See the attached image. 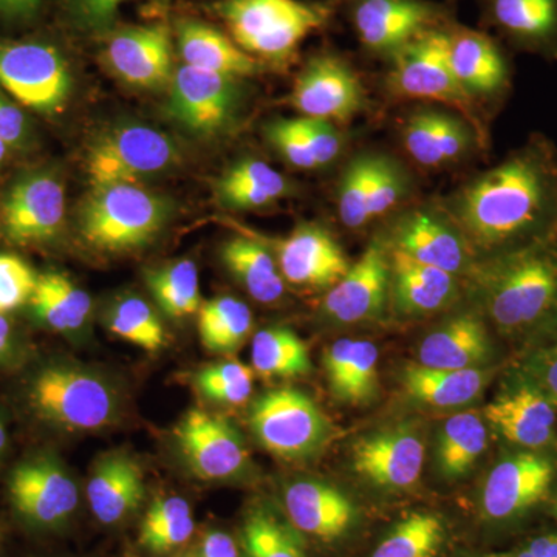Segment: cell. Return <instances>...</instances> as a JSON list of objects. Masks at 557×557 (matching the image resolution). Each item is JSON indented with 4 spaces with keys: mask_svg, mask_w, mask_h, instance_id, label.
I'll list each match as a JSON object with an SVG mask.
<instances>
[{
    "mask_svg": "<svg viewBox=\"0 0 557 557\" xmlns=\"http://www.w3.org/2000/svg\"><path fill=\"white\" fill-rule=\"evenodd\" d=\"M446 214L474 259L533 244L557 231V153L533 137L449 197Z\"/></svg>",
    "mask_w": 557,
    "mask_h": 557,
    "instance_id": "cell-1",
    "label": "cell"
},
{
    "mask_svg": "<svg viewBox=\"0 0 557 557\" xmlns=\"http://www.w3.org/2000/svg\"><path fill=\"white\" fill-rule=\"evenodd\" d=\"M465 277L474 310L518 351L557 330V231L475 259Z\"/></svg>",
    "mask_w": 557,
    "mask_h": 557,
    "instance_id": "cell-2",
    "label": "cell"
},
{
    "mask_svg": "<svg viewBox=\"0 0 557 557\" xmlns=\"http://www.w3.org/2000/svg\"><path fill=\"white\" fill-rule=\"evenodd\" d=\"M172 212L174 203L168 197L143 186H95L79 208V234L98 251H135L159 237Z\"/></svg>",
    "mask_w": 557,
    "mask_h": 557,
    "instance_id": "cell-3",
    "label": "cell"
},
{
    "mask_svg": "<svg viewBox=\"0 0 557 557\" xmlns=\"http://www.w3.org/2000/svg\"><path fill=\"white\" fill-rule=\"evenodd\" d=\"M215 10L242 50L273 62L287 61L329 17L324 5L304 0H223Z\"/></svg>",
    "mask_w": 557,
    "mask_h": 557,
    "instance_id": "cell-4",
    "label": "cell"
},
{
    "mask_svg": "<svg viewBox=\"0 0 557 557\" xmlns=\"http://www.w3.org/2000/svg\"><path fill=\"white\" fill-rule=\"evenodd\" d=\"M557 478L556 449L507 448L487 471L480 512L494 527H516L548 507Z\"/></svg>",
    "mask_w": 557,
    "mask_h": 557,
    "instance_id": "cell-5",
    "label": "cell"
},
{
    "mask_svg": "<svg viewBox=\"0 0 557 557\" xmlns=\"http://www.w3.org/2000/svg\"><path fill=\"white\" fill-rule=\"evenodd\" d=\"M28 399L44 421L69 431H98L119 412V395L109 381L72 364L39 370L28 387Z\"/></svg>",
    "mask_w": 557,
    "mask_h": 557,
    "instance_id": "cell-6",
    "label": "cell"
},
{
    "mask_svg": "<svg viewBox=\"0 0 557 557\" xmlns=\"http://www.w3.org/2000/svg\"><path fill=\"white\" fill-rule=\"evenodd\" d=\"M182 161L177 143L145 124H116L91 139L86 156L87 177L95 186L138 185L174 170Z\"/></svg>",
    "mask_w": 557,
    "mask_h": 557,
    "instance_id": "cell-7",
    "label": "cell"
},
{
    "mask_svg": "<svg viewBox=\"0 0 557 557\" xmlns=\"http://www.w3.org/2000/svg\"><path fill=\"white\" fill-rule=\"evenodd\" d=\"M248 421L259 445L287 461L317 456L332 435V424L317 403L292 387L260 395L249 408Z\"/></svg>",
    "mask_w": 557,
    "mask_h": 557,
    "instance_id": "cell-8",
    "label": "cell"
},
{
    "mask_svg": "<svg viewBox=\"0 0 557 557\" xmlns=\"http://www.w3.org/2000/svg\"><path fill=\"white\" fill-rule=\"evenodd\" d=\"M0 86L40 115L62 112L72 94V72L60 50L38 40H0Z\"/></svg>",
    "mask_w": 557,
    "mask_h": 557,
    "instance_id": "cell-9",
    "label": "cell"
},
{
    "mask_svg": "<svg viewBox=\"0 0 557 557\" xmlns=\"http://www.w3.org/2000/svg\"><path fill=\"white\" fill-rule=\"evenodd\" d=\"M240 104L239 78L183 64L175 70L164 113L194 137L214 138L234 126Z\"/></svg>",
    "mask_w": 557,
    "mask_h": 557,
    "instance_id": "cell-10",
    "label": "cell"
},
{
    "mask_svg": "<svg viewBox=\"0 0 557 557\" xmlns=\"http://www.w3.org/2000/svg\"><path fill=\"white\" fill-rule=\"evenodd\" d=\"M426 443L420 424L403 420L368 432L351 445L355 474L375 490L408 491L423 472Z\"/></svg>",
    "mask_w": 557,
    "mask_h": 557,
    "instance_id": "cell-11",
    "label": "cell"
},
{
    "mask_svg": "<svg viewBox=\"0 0 557 557\" xmlns=\"http://www.w3.org/2000/svg\"><path fill=\"white\" fill-rule=\"evenodd\" d=\"M388 87L401 97L453 106L472 116L471 97L449 62V32L431 28L392 54Z\"/></svg>",
    "mask_w": 557,
    "mask_h": 557,
    "instance_id": "cell-12",
    "label": "cell"
},
{
    "mask_svg": "<svg viewBox=\"0 0 557 557\" xmlns=\"http://www.w3.org/2000/svg\"><path fill=\"white\" fill-rule=\"evenodd\" d=\"M504 386L482 413L491 434L508 448L556 449L557 409L536 387L508 370Z\"/></svg>",
    "mask_w": 557,
    "mask_h": 557,
    "instance_id": "cell-13",
    "label": "cell"
},
{
    "mask_svg": "<svg viewBox=\"0 0 557 557\" xmlns=\"http://www.w3.org/2000/svg\"><path fill=\"white\" fill-rule=\"evenodd\" d=\"M391 310V262L386 242L373 240L346 276L325 293L322 317L335 325L373 324Z\"/></svg>",
    "mask_w": 557,
    "mask_h": 557,
    "instance_id": "cell-14",
    "label": "cell"
},
{
    "mask_svg": "<svg viewBox=\"0 0 557 557\" xmlns=\"http://www.w3.org/2000/svg\"><path fill=\"white\" fill-rule=\"evenodd\" d=\"M175 442L190 471L208 482H223L245 474L249 454L239 429L228 418L193 409L180 420Z\"/></svg>",
    "mask_w": 557,
    "mask_h": 557,
    "instance_id": "cell-15",
    "label": "cell"
},
{
    "mask_svg": "<svg viewBox=\"0 0 557 557\" xmlns=\"http://www.w3.org/2000/svg\"><path fill=\"white\" fill-rule=\"evenodd\" d=\"M65 220L64 183L50 171H32L11 185L2 203L5 236L17 245L53 240Z\"/></svg>",
    "mask_w": 557,
    "mask_h": 557,
    "instance_id": "cell-16",
    "label": "cell"
},
{
    "mask_svg": "<svg viewBox=\"0 0 557 557\" xmlns=\"http://www.w3.org/2000/svg\"><path fill=\"white\" fill-rule=\"evenodd\" d=\"M288 102L302 116L344 124L364 109L366 91L347 62L321 54L300 70Z\"/></svg>",
    "mask_w": 557,
    "mask_h": 557,
    "instance_id": "cell-17",
    "label": "cell"
},
{
    "mask_svg": "<svg viewBox=\"0 0 557 557\" xmlns=\"http://www.w3.org/2000/svg\"><path fill=\"white\" fill-rule=\"evenodd\" d=\"M9 490L14 509L32 525H61L78 508V486L54 458L22 461L11 472Z\"/></svg>",
    "mask_w": 557,
    "mask_h": 557,
    "instance_id": "cell-18",
    "label": "cell"
},
{
    "mask_svg": "<svg viewBox=\"0 0 557 557\" xmlns=\"http://www.w3.org/2000/svg\"><path fill=\"white\" fill-rule=\"evenodd\" d=\"M102 60L110 72L127 86L141 90H160L174 78V44L168 25L124 28L113 33Z\"/></svg>",
    "mask_w": 557,
    "mask_h": 557,
    "instance_id": "cell-19",
    "label": "cell"
},
{
    "mask_svg": "<svg viewBox=\"0 0 557 557\" xmlns=\"http://www.w3.org/2000/svg\"><path fill=\"white\" fill-rule=\"evenodd\" d=\"M386 244L454 276H465L475 260L457 226L435 209L417 208L403 214Z\"/></svg>",
    "mask_w": 557,
    "mask_h": 557,
    "instance_id": "cell-20",
    "label": "cell"
},
{
    "mask_svg": "<svg viewBox=\"0 0 557 557\" xmlns=\"http://www.w3.org/2000/svg\"><path fill=\"white\" fill-rule=\"evenodd\" d=\"M440 10L426 0H355L351 21L366 49L397 53L418 35L434 28Z\"/></svg>",
    "mask_w": 557,
    "mask_h": 557,
    "instance_id": "cell-21",
    "label": "cell"
},
{
    "mask_svg": "<svg viewBox=\"0 0 557 557\" xmlns=\"http://www.w3.org/2000/svg\"><path fill=\"white\" fill-rule=\"evenodd\" d=\"M417 362L432 369L468 370L497 364L491 327L478 310L461 311L424 336Z\"/></svg>",
    "mask_w": 557,
    "mask_h": 557,
    "instance_id": "cell-22",
    "label": "cell"
},
{
    "mask_svg": "<svg viewBox=\"0 0 557 557\" xmlns=\"http://www.w3.org/2000/svg\"><path fill=\"white\" fill-rule=\"evenodd\" d=\"M277 265L288 284L327 289L346 276L351 263L324 228L304 225L277 244Z\"/></svg>",
    "mask_w": 557,
    "mask_h": 557,
    "instance_id": "cell-23",
    "label": "cell"
},
{
    "mask_svg": "<svg viewBox=\"0 0 557 557\" xmlns=\"http://www.w3.org/2000/svg\"><path fill=\"white\" fill-rule=\"evenodd\" d=\"M289 523L322 541L346 536L358 522V508L338 487L314 479L295 480L284 494Z\"/></svg>",
    "mask_w": 557,
    "mask_h": 557,
    "instance_id": "cell-24",
    "label": "cell"
},
{
    "mask_svg": "<svg viewBox=\"0 0 557 557\" xmlns=\"http://www.w3.org/2000/svg\"><path fill=\"white\" fill-rule=\"evenodd\" d=\"M388 247V245H387ZM391 310L403 318H426L453 306L458 296L457 276L418 262L388 247Z\"/></svg>",
    "mask_w": 557,
    "mask_h": 557,
    "instance_id": "cell-25",
    "label": "cell"
},
{
    "mask_svg": "<svg viewBox=\"0 0 557 557\" xmlns=\"http://www.w3.org/2000/svg\"><path fill=\"white\" fill-rule=\"evenodd\" d=\"M498 364L468 370L432 369L410 362L401 370L399 384L403 394L417 405L432 409H461L474 405L491 381Z\"/></svg>",
    "mask_w": 557,
    "mask_h": 557,
    "instance_id": "cell-26",
    "label": "cell"
},
{
    "mask_svg": "<svg viewBox=\"0 0 557 557\" xmlns=\"http://www.w3.org/2000/svg\"><path fill=\"white\" fill-rule=\"evenodd\" d=\"M449 62L469 97L498 98L509 87V64L500 47L483 33L449 32Z\"/></svg>",
    "mask_w": 557,
    "mask_h": 557,
    "instance_id": "cell-27",
    "label": "cell"
},
{
    "mask_svg": "<svg viewBox=\"0 0 557 557\" xmlns=\"http://www.w3.org/2000/svg\"><path fill=\"white\" fill-rule=\"evenodd\" d=\"M87 498L95 518L104 525L129 518L145 498L141 468L124 453L101 457L91 469Z\"/></svg>",
    "mask_w": 557,
    "mask_h": 557,
    "instance_id": "cell-28",
    "label": "cell"
},
{
    "mask_svg": "<svg viewBox=\"0 0 557 557\" xmlns=\"http://www.w3.org/2000/svg\"><path fill=\"white\" fill-rule=\"evenodd\" d=\"M325 375L333 398L344 405H369L379 397V348L364 339H338L325 348Z\"/></svg>",
    "mask_w": 557,
    "mask_h": 557,
    "instance_id": "cell-29",
    "label": "cell"
},
{
    "mask_svg": "<svg viewBox=\"0 0 557 557\" xmlns=\"http://www.w3.org/2000/svg\"><path fill=\"white\" fill-rule=\"evenodd\" d=\"M403 141L409 156L424 168L458 161L471 148L468 124L443 110L420 109L406 121Z\"/></svg>",
    "mask_w": 557,
    "mask_h": 557,
    "instance_id": "cell-30",
    "label": "cell"
},
{
    "mask_svg": "<svg viewBox=\"0 0 557 557\" xmlns=\"http://www.w3.org/2000/svg\"><path fill=\"white\" fill-rule=\"evenodd\" d=\"M175 36L183 64L189 67L239 79L258 73L255 58L211 25L196 20H180L175 25Z\"/></svg>",
    "mask_w": 557,
    "mask_h": 557,
    "instance_id": "cell-31",
    "label": "cell"
},
{
    "mask_svg": "<svg viewBox=\"0 0 557 557\" xmlns=\"http://www.w3.org/2000/svg\"><path fill=\"white\" fill-rule=\"evenodd\" d=\"M487 16L519 49L557 58V0H487Z\"/></svg>",
    "mask_w": 557,
    "mask_h": 557,
    "instance_id": "cell-32",
    "label": "cell"
},
{
    "mask_svg": "<svg viewBox=\"0 0 557 557\" xmlns=\"http://www.w3.org/2000/svg\"><path fill=\"white\" fill-rule=\"evenodd\" d=\"M220 207L231 211H255L273 207L292 194L287 177L260 160H242L233 164L214 186Z\"/></svg>",
    "mask_w": 557,
    "mask_h": 557,
    "instance_id": "cell-33",
    "label": "cell"
},
{
    "mask_svg": "<svg viewBox=\"0 0 557 557\" xmlns=\"http://www.w3.org/2000/svg\"><path fill=\"white\" fill-rule=\"evenodd\" d=\"M491 431L482 410L454 413L440 428L435 443V465L446 480L468 475L490 446Z\"/></svg>",
    "mask_w": 557,
    "mask_h": 557,
    "instance_id": "cell-34",
    "label": "cell"
},
{
    "mask_svg": "<svg viewBox=\"0 0 557 557\" xmlns=\"http://www.w3.org/2000/svg\"><path fill=\"white\" fill-rule=\"evenodd\" d=\"M222 262L233 277L260 304H274L285 293L277 260L258 240L233 237L222 247Z\"/></svg>",
    "mask_w": 557,
    "mask_h": 557,
    "instance_id": "cell-35",
    "label": "cell"
},
{
    "mask_svg": "<svg viewBox=\"0 0 557 557\" xmlns=\"http://www.w3.org/2000/svg\"><path fill=\"white\" fill-rule=\"evenodd\" d=\"M30 306L39 322L60 333L78 332L91 313L90 296L62 273L40 274Z\"/></svg>",
    "mask_w": 557,
    "mask_h": 557,
    "instance_id": "cell-36",
    "label": "cell"
},
{
    "mask_svg": "<svg viewBox=\"0 0 557 557\" xmlns=\"http://www.w3.org/2000/svg\"><path fill=\"white\" fill-rule=\"evenodd\" d=\"M252 370L267 380L302 379L311 372L309 348L293 330L269 327L251 343Z\"/></svg>",
    "mask_w": 557,
    "mask_h": 557,
    "instance_id": "cell-37",
    "label": "cell"
},
{
    "mask_svg": "<svg viewBox=\"0 0 557 557\" xmlns=\"http://www.w3.org/2000/svg\"><path fill=\"white\" fill-rule=\"evenodd\" d=\"M252 313L244 300L219 296L201 304L199 335L212 354H234L251 335Z\"/></svg>",
    "mask_w": 557,
    "mask_h": 557,
    "instance_id": "cell-38",
    "label": "cell"
},
{
    "mask_svg": "<svg viewBox=\"0 0 557 557\" xmlns=\"http://www.w3.org/2000/svg\"><path fill=\"white\" fill-rule=\"evenodd\" d=\"M146 284L157 306L168 317L185 318L199 313L200 278L193 260L182 259L170 265L146 271Z\"/></svg>",
    "mask_w": 557,
    "mask_h": 557,
    "instance_id": "cell-39",
    "label": "cell"
},
{
    "mask_svg": "<svg viewBox=\"0 0 557 557\" xmlns=\"http://www.w3.org/2000/svg\"><path fill=\"white\" fill-rule=\"evenodd\" d=\"M193 533V511L185 498H157L143 519L139 544L152 553H168L186 544Z\"/></svg>",
    "mask_w": 557,
    "mask_h": 557,
    "instance_id": "cell-40",
    "label": "cell"
},
{
    "mask_svg": "<svg viewBox=\"0 0 557 557\" xmlns=\"http://www.w3.org/2000/svg\"><path fill=\"white\" fill-rule=\"evenodd\" d=\"M445 527L432 512H412L399 520L370 557H437Z\"/></svg>",
    "mask_w": 557,
    "mask_h": 557,
    "instance_id": "cell-41",
    "label": "cell"
},
{
    "mask_svg": "<svg viewBox=\"0 0 557 557\" xmlns=\"http://www.w3.org/2000/svg\"><path fill=\"white\" fill-rule=\"evenodd\" d=\"M292 523L282 522L270 509H255L242 528L245 557H307Z\"/></svg>",
    "mask_w": 557,
    "mask_h": 557,
    "instance_id": "cell-42",
    "label": "cell"
},
{
    "mask_svg": "<svg viewBox=\"0 0 557 557\" xmlns=\"http://www.w3.org/2000/svg\"><path fill=\"white\" fill-rule=\"evenodd\" d=\"M108 327L113 335L146 351H157L166 344V330L146 300L137 296L119 299L109 310Z\"/></svg>",
    "mask_w": 557,
    "mask_h": 557,
    "instance_id": "cell-43",
    "label": "cell"
},
{
    "mask_svg": "<svg viewBox=\"0 0 557 557\" xmlns=\"http://www.w3.org/2000/svg\"><path fill=\"white\" fill-rule=\"evenodd\" d=\"M373 164L375 153H361L343 172L338 188V211L341 222L347 228L358 230L370 223L369 193Z\"/></svg>",
    "mask_w": 557,
    "mask_h": 557,
    "instance_id": "cell-44",
    "label": "cell"
},
{
    "mask_svg": "<svg viewBox=\"0 0 557 557\" xmlns=\"http://www.w3.org/2000/svg\"><path fill=\"white\" fill-rule=\"evenodd\" d=\"M255 384V370L239 361L219 362L201 369L196 386L209 401L240 406L248 401Z\"/></svg>",
    "mask_w": 557,
    "mask_h": 557,
    "instance_id": "cell-45",
    "label": "cell"
},
{
    "mask_svg": "<svg viewBox=\"0 0 557 557\" xmlns=\"http://www.w3.org/2000/svg\"><path fill=\"white\" fill-rule=\"evenodd\" d=\"M509 370L542 392L557 409V330L519 350Z\"/></svg>",
    "mask_w": 557,
    "mask_h": 557,
    "instance_id": "cell-46",
    "label": "cell"
},
{
    "mask_svg": "<svg viewBox=\"0 0 557 557\" xmlns=\"http://www.w3.org/2000/svg\"><path fill=\"white\" fill-rule=\"evenodd\" d=\"M408 175L397 161L375 153L369 193L370 222L394 211L408 196Z\"/></svg>",
    "mask_w": 557,
    "mask_h": 557,
    "instance_id": "cell-47",
    "label": "cell"
},
{
    "mask_svg": "<svg viewBox=\"0 0 557 557\" xmlns=\"http://www.w3.org/2000/svg\"><path fill=\"white\" fill-rule=\"evenodd\" d=\"M265 137L289 166L306 171L318 170L317 157L300 129L298 116L271 121L265 127Z\"/></svg>",
    "mask_w": 557,
    "mask_h": 557,
    "instance_id": "cell-48",
    "label": "cell"
},
{
    "mask_svg": "<svg viewBox=\"0 0 557 557\" xmlns=\"http://www.w3.org/2000/svg\"><path fill=\"white\" fill-rule=\"evenodd\" d=\"M38 277L17 256L0 255V313H9L30 302Z\"/></svg>",
    "mask_w": 557,
    "mask_h": 557,
    "instance_id": "cell-49",
    "label": "cell"
},
{
    "mask_svg": "<svg viewBox=\"0 0 557 557\" xmlns=\"http://www.w3.org/2000/svg\"><path fill=\"white\" fill-rule=\"evenodd\" d=\"M124 2L127 0H64V7L81 30L101 33L109 30Z\"/></svg>",
    "mask_w": 557,
    "mask_h": 557,
    "instance_id": "cell-50",
    "label": "cell"
},
{
    "mask_svg": "<svg viewBox=\"0 0 557 557\" xmlns=\"http://www.w3.org/2000/svg\"><path fill=\"white\" fill-rule=\"evenodd\" d=\"M27 116L14 102L0 94V141L9 148H24L30 139Z\"/></svg>",
    "mask_w": 557,
    "mask_h": 557,
    "instance_id": "cell-51",
    "label": "cell"
},
{
    "mask_svg": "<svg viewBox=\"0 0 557 557\" xmlns=\"http://www.w3.org/2000/svg\"><path fill=\"white\" fill-rule=\"evenodd\" d=\"M505 557H557V531H545L527 539Z\"/></svg>",
    "mask_w": 557,
    "mask_h": 557,
    "instance_id": "cell-52",
    "label": "cell"
},
{
    "mask_svg": "<svg viewBox=\"0 0 557 557\" xmlns=\"http://www.w3.org/2000/svg\"><path fill=\"white\" fill-rule=\"evenodd\" d=\"M199 557H239V548L225 531H209L201 542Z\"/></svg>",
    "mask_w": 557,
    "mask_h": 557,
    "instance_id": "cell-53",
    "label": "cell"
},
{
    "mask_svg": "<svg viewBox=\"0 0 557 557\" xmlns=\"http://www.w3.org/2000/svg\"><path fill=\"white\" fill-rule=\"evenodd\" d=\"M40 0H0V20L30 21L38 14Z\"/></svg>",
    "mask_w": 557,
    "mask_h": 557,
    "instance_id": "cell-54",
    "label": "cell"
},
{
    "mask_svg": "<svg viewBox=\"0 0 557 557\" xmlns=\"http://www.w3.org/2000/svg\"><path fill=\"white\" fill-rule=\"evenodd\" d=\"M11 348H13V330L5 314L0 313V361L9 357Z\"/></svg>",
    "mask_w": 557,
    "mask_h": 557,
    "instance_id": "cell-55",
    "label": "cell"
},
{
    "mask_svg": "<svg viewBox=\"0 0 557 557\" xmlns=\"http://www.w3.org/2000/svg\"><path fill=\"white\" fill-rule=\"evenodd\" d=\"M547 508L549 515H552L553 518L557 520V478L555 483V490H553L552 498H549V504Z\"/></svg>",
    "mask_w": 557,
    "mask_h": 557,
    "instance_id": "cell-56",
    "label": "cell"
},
{
    "mask_svg": "<svg viewBox=\"0 0 557 557\" xmlns=\"http://www.w3.org/2000/svg\"><path fill=\"white\" fill-rule=\"evenodd\" d=\"M7 446V429L5 424H3L2 418H0V456H2L3 450H5Z\"/></svg>",
    "mask_w": 557,
    "mask_h": 557,
    "instance_id": "cell-57",
    "label": "cell"
},
{
    "mask_svg": "<svg viewBox=\"0 0 557 557\" xmlns=\"http://www.w3.org/2000/svg\"><path fill=\"white\" fill-rule=\"evenodd\" d=\"M9 146L5 143L0 141V166H2L3 159H5L7 150H9Z\"/></svg>",
    "mask_w": 557,
    "mask_h": 557,
    "instance_id": "cell-58",
    "label": "cell"
},
{
    "mask_svg": "<svg viewBox=\"0 0 557 557\" xmlns=\"http://www.w3.org/2000/svg\"><path fill=\"white\" fill-rule=\"evenodd\" d=\"M170 2V0H157V3H166Z\"/></svg>",
    "mask_w": 557,
    "mask_h": 557,
    "instance_id": "cell-59",
    "label": "cell"
},
{
    "mask_svg": "<svg viewBox=\"0 0 557 557\" xmlns=\"http://www.w3.org/2000/svg\"><path fill=\"white\" fill-rule=\"evenodd\" d=\"M485 557H505V555H494V556H485Z\"/></svg>",
    "mask_w": 557,
    "mask_h": 557,
    "instance_id": "cell-60",
    "label": "cell"
}]
</instances>
